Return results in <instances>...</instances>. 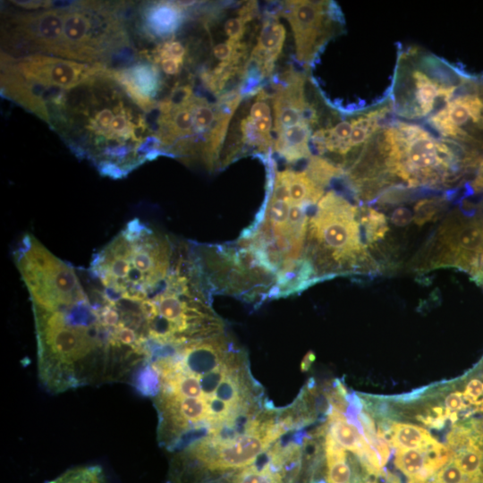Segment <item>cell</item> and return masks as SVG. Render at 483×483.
<instances>
[{
	"label": "cell",
	"instance_id": "44dd1931",
	"mask_svg": "<svg viewBox=\"0 0 483 483\" xmlns=\"http://www.w3.org/2000/svg\"><path fill=\"white\" fill-rule=\"evenodd\" d=\"M46 483H106V479L100 466L83 465L69 469Z\"/></svg>",
	"mask_w": 483,
	"mask_h": 483
},
{
	"label": "cell",
	"instance_id": "30bf717a",
	"mask_svg": "<svg viewBox=\"0 0 483 483\" xmlns=\"http://www.w3.org/2000/svg\"><path fill=\"white\" fill-rule=\"evenodd\" d=\"M428 122L452 140H470L467 130L471 124L483 129V101L475 94L457 96Z\"/></svg>",
	"mask_w": 483,
	"mask_h": 483
},
{
	"label": "cell",
	"instance_id": "6da1fadb",
	"mask_svg": "<svg viewBox=\"0 0 483 483\" xmlns=\"http://www.w3.org/2000/svg\"><path fill=\"white\" fill-rule=\"evenodd\" d=\"M148 364L157 441L170 452L244 429L265 411L246 353L223 333L166 350Z\"/></svg>",
	"mask_w": 483,
	"mask_h": 483
},
{
	"label": "cell",
	"instance_id": "d4e9b609",
	"mask_svg": "<svg viewBox=\"0 0 483 483\" xmlns=\"http://www.w3.org/2000/svg\"><path fill=\"white\" fill-rule=\"evenodd\" d=\"M186 49L180 41L169 39L163 43L157 49V59L174 58L183 63Z\"/></svg>",
	"mask_w": 483,
	"mask_h": 483
},
{
	"label": "cell",
	"instance_id": "5b68a950",
	"mask_svg": "<svg viewBox=\"0 0 483 483\" xmlns=\"http://www.w3.org/2000/svg\"><path fill=\"white\" fill-rule=\"evenodd\" d=\"M358 209L342 196L327 192L309 220V235L336 262L354 260L363 251Z\"/></svg>",
	"mask_w": 483,
	"mask_h": 483
},
{
	"label": "cell",
	"instance_id": "7c38bea8",
	"mask_svg": "<svg viewBox=\"0 0 483 483\" xmlns=\"http://www.w3.org/2000/svg\"><path fill=\"white\" fill-rule=\"evenodd\" d=\"M284 38V25L275 17H267L249 59L261 68L265 77L272 72L275 62L282 52Z\"/></svg>",
	"mask_w": 483,
	"mask_h": 483
},
{
	"label": "cell",
	"instance_id": "ac0fdd59",
	"mask_svg": "<svg viewBox=\"0 0 483 483\" xmlns=\"http://www.w3.org/2000/svg\"><path fill=\"white\" fill-rule=\"evenodd\" d=\"M425 453L419 449H398L395 453V464L405 475L424 482L429 477L427 470L428 458Z\"/></svg>",
	"mask_w": 483,
	"mask_h": 483
},
{
	"label": "cell",
	"instance_id": "cb8c5ba5",
	"mask_svg": "<svg viewBox=\"0 0 483 483\" xmlns=\"http://www.w3.org/2000/svg\"><path fill=\"white\" fill-rule=\"evenodd\" d=\"M434 483H472L453 462L446 464L437 473Z\"/></svg>",
	"mask_w": 483,
	"mask_h": 483
},
{
	"label": "cell",
	"instance_id": "52a82bcc",
	"mask_svg": "<svg viewBox=\"0 0 483 483\" xmlns=\"http://www.w3.org/2000/svg\"><path fill=\"white\" fill-rule=\"evenodd\" d=\"M104 67L46 55H1L2 73L43 89H72Z\"/></svg>",
	"mask_w": 483,
	"mask_h": 483
},
{
	"label": "cell",
	"instance_id": "603a6c76",
	"mask_svg": "<svg viewBox=\"0 0 483 483\" xmlns=\"http://www.w3.org/2000/svg\"><path fill=\"white\" fill-rule=\"evenodd\" d=\"M363 219L369 241H376L385 234L386 223L382 214L371 209Z\"/></svg>",
	"mask_w": 483,
	"mask_h": 483
},
{
	"label": "cell",
	"instance_id": "7402d4cb",
	"mask_svg": "<svg viewBox=\"0 0 483 483\" xmlns=\"http://www.w3.org/2000/svg\"><path fill=\"white\" fill-rule=\"evenodd\" d=\"M443 204V200L437 199H426L419 201L414 207V221L419 225H424L441 210Z\"/></svg>",
	"mask_w": 483,
	"mask_h": 483
},
{
	"label": "cell",
	"instance_id": "4316f807",
	"mask_svg": "<svg viewBox=\"0 0 483 483\" xmlns=\"http://www.w3.org/2000/svg\"><path fill=\"white\" fill-rule=\"evenodd\" d=\"M464 398L470 402L479 403V399L483 395V383L479 379H471L465 388Z\"/></svg>",
	"mask_w": 483,
	"mask_h": 483
},
{
	"label": "cell",
	"instance_id": "7a4b0ae2",
	"mask_svg": "<svg viewBox=\"0 0 483 483\" xmlns=\"http://www.w3.org/2000/svg\"><path fill=\"white\" fill-rule=\"evenodd\" d=\"M47 110V123L102 175L118 179L139 166L150 131L144 111L109 68L72 89L56 90Z\"/></svg>",
	"mask_w": 483,
	"mask_h": 483
},
{
	"label": "cell",
	"instance_id": "2e32d148",
	"mask_svg": "<svg viewBox=\"0 0 483 483\" xmlns=\"http://www.w3.org/2000/svg\"><path fill=\"white\" fill-rule=\"evenodd\" d=\"M325 446L328 482L350 483L352 470L343 447L333 438L330 433L326 436Z\"/></svg>",
	"mask_w": 483,
	"mask_h": 483
},
{
	"label": "cell",
	"instance_id": "3957f363",
	"mask_svg": "<svg viewBox=\"0 0 483 483\" xmlns=\"http://www.w3.org/2000/svg\"><path fill=\"white\" fill-rule=\"evenodd\" d=\"M380 136L386 165L411 186L450 181L463 155L457 142L436 140L417 124L398 122Z\"/></svg>",
	"mask_w": 483,
	"mask_h": 483
},
{
	"label": "cell",
	"instance_id": "e0dca14e",
	"mask_svg": "<svg viewBox=\"0 0 483 483\" xmlns=\"http://www.w3.org/2000/svg\"><path fill=\"white\" fill-rule=\"evenodd\" d=\"M330 435L343 448L353 452L360 457L362 454V437L355 427L349 423L341 411L334 410L329 415Z\"/></svg>",
	"mask_w": 483,
	"mask_h": 483
},
{
	"label": "cell",
	"instance_id": "f1b7e54d",
	"mask_svg": "<svg viewBox=\"0 0 483 483\" xmlns=\"http://www.w3.org/2000/svg\"><path fill=\"white\" fill-rule=\"evenodd\" d=\"M412 219L413 216L411 210L403 207L396 208L393 212L391 217L393 224L396 226H405L409 225Z\"/></svg>",
	"mask_w": 483,
	"mask_h": 483
},
{
	"label": "cell",
	"instance_id": "f546056e",
	"mask_svg": "<svg viewBox=\"0 0 483 483\" xmlns=\"http://www.w3.org/2000/svg\"><path fill=\"white\" fill-rule=\"evenodd\" d=\"M160 63V67L162 71L167 75H177L183 63L174 59V58H161L157 59Z\"/></svg>",
	"mask_w": 483,
	"mask_h": 483
},
{
	"label": "cell",
	"instance_id": "5bb4252c",
	"mask_svg": "<svg viewBox=\"0 0 483 483\" xmlns=\"http://www.w3.org/2000/svg\"><path fill=\"white\" fill-rule=\"evenodd\" d=\"M182 19L183 7L178 2L155 3L145 13L148 31L158 37H168L174 33Z\"/></svg>",
	"mask_w": 483,
	"mask_h": 483
},
{
	"label": "cell",
	"instance_id": "8992f818",
	"mask_svg": "<svg viewBox=\"0 0 483 483\" xmlns=\"http://www.w3.org/2000/svg\"><path fill=\"white\" fill-rule=\"evenodd\" d=\"M416 65L399 70L395 97L396 112L408 118H430L453 98L459 85L434 68L424 57Z\"/></svg>",
	"mask_w": 483,
	"mask_h": 483
},
{
	"label": "cell",
	"instance_id": "484cf974",
	"mask_svg": "<svg viewBox=\"0 0 483 483\" xmlns=\"http://www.w3.org/2000/svg\"><path fill=\"white\" fill-rule=\"evenodd\" d=\"M248 21L242 16L228 19L224 26L225 34L228 39L234 42H241V39L246 30V23Z\"/></svg>",
	"mask_w": 483,
	"mask_h": 483
},
{
	"label": "cell",
	"instance_id": "ba28073f",
	"mask_svg": "<svg viewBox=\"0 0 483 483\" xmlns=\"http://www.w3.org/2000/svg\"><path fill=\"white\" fill-rule=\"evenodd\" d=\"M326 1H286L281 11L289 21L299 62L309 64L332 33L331 13Z\"/></svg>",
	"mask_w": 483,
	"mask_h": 483
},
{
	"label": "cell",
	"instance_id": "9c48e42d",
	"mask_svg": "<svg viewBox=\"0 0 483 483\" xmlns=\"http://www.w3.org/2000/svg\"><path fill=\"white\" fill-rule=\"evenodd\" d=\"M441 262H455L475 271L483 270V221L472 220L446 225L441 233Z\"/></svg>",
	"mask_w": 483,
	"mask_h": 483
},
{
	"label": "cell",
	"instance_id": "9a60e30c",
	"mask_svg": "<svg viewBox=\"0 0 483 483\" xmlns=\"http://www.w3.org/2000/svg\"><path fill=\"white\" fill-rule=\"evenodd\" d=\"M390 439L398 449L428 452L439 445L427 430L408 423L394 424L390 429Z\"/></svg>",
	"mask_w": 483,
	"mask_h": 483
},
{
	"label": "cell",
	"instance_id": "83f0119b",
	"mask_svg": "<svg viewBox=\"0 0 483 483\" xmlns=\"http://www.w3.org/2000/svg\"><path fill=\"white\" fill-rule=\"evenodd\" d=\"M257 99V102L252 105L250 110L249 117L251 120H258L264 117L271 116V110L268 104L265 102L264 99Z\"/></svg>",
	"mask_w": 483,
	"mask_h": 483
},
{
	"label": "cell",
	"instance_id": "277c9868",
	"mask_svg": "<svg viewBox=\"0 0 483 483\" xmlns=\"http://www.w3.org/2000/svg\"><path fill=\"white\" fill-rule=\"evenodd\" d=\"M292 427L286 415L277 419L267 411L241 434L204 439L176 453L173 477L244 469Z\"/></svg>",
	"mask_w": 483,
	"mask_h": 483
},
{
	"label": "cell",
	"instance_id": "1f68e13d",
	"mask_svg": "<svg viewBox=\"0 0 483 483\" xmlns=\"http://www.w3.org/2000/svg\"><path fill=\"white\" fill-rule=\"evenodd\" d=\"M248 118L258 133L266 137H271L270 131L273 123L271 116L264 117L258 120H251L249 116Z\"/></svg>",
	"mask_w": 483,
	"mask_h": 483
},
{
	"label": "cell",
	"instance_id": "8fae6325",
	"mask_svg": "<svg viewBox=\"0 0 483 483\" xmlns=\"http://www.w3.org/2000/svg\"><path fill=\"white\" fill-rule=\"evenodd\" d=\"M109 71L144 112H150L156 107L154 97L161 89V78L155 65L138 64L129 68Z\"/></svg>",
	"mask_w": 483,
	"mask_h": 483
},
{
	"label": "cell",
	"instance_id": "d6986e66",
	"mask_svg": "<svg viewBox=\"0 0 483 483\" xmlns=\"http://www.w3.org/2000/svg\"><path fill=\"white\" fill-rule=\"evenodd\" d=\"M270 455L274 461V465L267 462L265 465H250L238 470L229 483H284L282 475L276 470L279 462Z\"/></svg>",
	"mask_w": 483,
	"mask_h": 483
},
{
	"label": "cell",
	"instance_id": "ffe728a7",
	"mask_svg": "<svg viewBox=\"0 0 483 483\" xmlns=\"http://www.w3.org/2000/svg\"><path fill=\"white\" fill-rule=\"evenodd\" d=\"M453 462L472 483L483 481V458L475 445H471L460 450L454 456Z\"/></svg>",
	"mask_w": 483,
	"mask_h": 483
},
{
	"label": "cell",
	"instance_id": "4dcf8cb0",
	"mask_svg": "<svg viewBox=\"0 0 483 483\" xmlns=\"http://www.w3.org/2000/svg\"><path fill=\"white\" fill-rule=\"evenodd\" d=\"M464 395L459 392L452 393L445 398V407L447 412L454 413L464 407Z\"/></svg>",
	"mask_w": 483,
	"mask_h": 483
},
{
	"label": "cell",
	"instance_id": "4fadbf2b",
	"mask_svg": "<svg viewBox=\"0 0 483 483\" xmlns=\"http://www.w3.org/2000/svg\"><path fill=\"white\" fill-rule=\"evenodd\" d=\"M310 124L301 122L277 133L275 151L288 162H294L310 155L309 140L311 137Z\"/></svg>",
	"mask_w": 483,
	"mask_h": 483
}]
</instances>
